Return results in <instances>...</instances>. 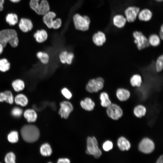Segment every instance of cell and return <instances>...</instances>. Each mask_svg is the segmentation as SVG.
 <instances>
[{"label": "cell", "instance_id": "1", "mask_svg": "<svg viewBox=\"0 0 163 163\" xmlns=\"http://www.w3.org/2000/svg\"><path fill=\"white\" fill-rule=\"evenodd\" d=\"M19 38L17 31L12 29H5L0 31V43L4 48L8 43L13 47H17L19 43Z\"/></svg>", "mask_w": 163, "mask_h": 163}, {"label": "cell", "instance_id": "2", "mask_svg": "<svg viewBox=\"0 0 163 163\" xmlns=\"http://www.w3.org/2000/svg\"><path fill=\"white\" fill-rule=\"evenodd\" d=\"M21 133L23 139L28 142H33L39 139L40 133L38 128L33 125L24 126L21 130Z\"/></svg>", "mask_w": 163, "mask_h": 163}, {"label": "cell", "instance_id": "3", "mask_svg": "<svg viewBox=\"0 0 163 163\" xmlns=\"http://www.w3.org/2000/svg\"><path fill=\"white\" fill-rule=\"evenodd\" d=\"M104 80L101 77L89 79L86 84L85 88L90 93H97L101 91L104 87Z\"/></svg>", "mask_w": 163, "mask_h": 163}, {"label": "cell", "instance_id": "4", "mask_svg": "<svg viewBox=\"0 0 163 163\" xmlns=\"http://www.w3.org/2000/svg\"><path fill=\"white\" fill-rule=\"evenodd\" d=\"M87 154L93 155L96 158H99L102 154L98 147L96 138L94 136L88 137L87 140Z\"/></svg>", "mask_w": 163, "mask_h": 163}, {"label": "cell", "instance_id": "5", "mask_svg": "<svg viewBox=\"0 0 163 163\" xmlns=\"http://www.w3.org/2000/svg\"><path fill=\"white\" fill-rule=\"evenodd\" d=\"M74 24L77 30L85 31L88 30L90 23L89 18L87 16H81L77 14L73 18Z\"/></svg>", "mask_w": 163, "mask_h": 163}, {"label": "cell", "instance_id": "6", "mask_svg": "<svg viewBox=\"0 0 163 163\" xmlns=\"http://www.w3.org/2000/svg\"><path fill=\"white\" fill-rule=\"evenodd\" d=\"M134 43L138 49L141 50L149 46L148 38L141 31H135L133 33Z\"/></svg>", "mask_w": 163, "mask_h": 163}, {"label": "cell", "instance_id": "7", "mask_svg": "<svg viewBox=\"0 0 163 163\" xmlns=\"http://www.w3.org/2000/svg\"><path fill=\"white\" fill-rule=\"evenodd\" d=\"M106 111L108 116L114 120L118 119L122 116L123 114L120 107L114 103H111L107 107Z\"/></svg>", "mask_w": 163, "mask_h": 163}, {"label": "cell", "instance_id": "8", "mask_svg": "<svg viewBox=\"0 0 163 163\" xmlns=\"http://www.w3.org/2000/svg\"><path fill=\"white\" fill-rule=\"evenodd\" d=\"M155 147L154 143L152 140L148 138H145L140 142L138 148L142 152L149 154L153 151Z\"/></svg>", "mask_w": 163, "mask_h": 163}, {"label": "cell", "instance_id": "9", "mask_svg": "<svg viewBox=\"0 0 163 163\" xmlns=\"http://www.w3.org/2000/svg\"><path fill=\"white\" fill-rule=\"evenodd\" d=\"M60 105V108L59 112V114L62 118L67 119L73 110L72 104L68 101H65L61 102Z\"/></svg>", "mask_w": 163, "mask_h": 163}, {"label": "cell", "instance_id": "10", "mask_svg": "<svg viewBox=\"0 0 163 163\" xmlns=\"http://www.w3.org/2000/svg\"><path fill=\"white\" fill-rule=\"evenodd\" d=\"M140 9L139 7L135 6L127 7L124 11V14L127 21L129 23L134 22L140 11Z\"/></svg>", "mask_w": 163, "mask_h": 163}, {"label": "cell", "instance_id": "11", "mask_svg": "<svg viewBox=\"0 0 163 163\" xmlns=\"http://www.w3.org/2000/svg\"><path fill=\"white\" fill-rule=\"evenodd\" d=\"M74 57L73 53L66 50L62 51L59 55L60 62L63 64H67L69 65L72 64Z\"/></svg>", "mask_w": 163, "mask_h": 163}, {"label": "cell", "instance_id": "12", "mask_svg": "<svg viewBox=\"0 0 163 163\" xmlns=\"http://www.w3.org/2000/svg\"><path fill=\"white\" fill-rule=\"evenodd\" d=\"M106 37L103 32L99 31L94 34L92 37L94 44L97 46H101L106 42Z\"/></svg>", "mask_w": 163, "mask_h": 163}, {"label": "cell", "instance_id": "13", "mask_svg": "<svg viewBox=\"0 0 163 163\" xmlns=\"http://www.w3.org/2000/svg\"><path fill=\"white\" fill-rule=\"evenodd\" d=\"M19 27L23 32L27 33L32 29L33 24L32 21L30 19L22 18L19 21Z\"/></svg>", "mask_w": 163, "mask_h": 163}, {"label": "cell", "instance_id": "14", "mask_svg": "<svg viewBox=\"0 0 163 163\" xmlns=\"http://www.w3.org/2000/svg\"><path fill=\"white\" fill-rule=\"evenodd\" d=\"M116 96L120 101L124 102L127 101L129 98L130 93V91L126 89L120 88L117 89Z\"/></svg>", "mask_w": 163, "mask_h": 163}, {"label": "cell", "instance_id": "15", "mask_svg": "<svg viewBox=\"0 0 163 163\" xmlns=\"http://www.w3.org/2000/svg\"><path fill=\"white\" fill-rule=\"evenodd\" d=\"M48 37L47 32L44 30H37L33 34V37L37 43L41 44L46 41Z\"/></svg>", "mask_w": 163, "mask_h": 163}, {"label": "cell", "instance_id": "16", "mask_svg": "<svg viewBox=\"0 0 163 163\" xmlns=\"http://www.w3.org/2000/svg\"><path fill=\"white\" fill-rule=\"evenodd\" d=\"M28 101L27 97L21 92L18 93L14 96V102L17 105L25 107L27 105Z\"/></svg>", "mask_w": 163, "mask_h": 163}, {"label": "cell", "instance_id": "17", "mask_svg": "<svg viewBox=\"0 0 163 163\" xmlns=\"http://www.w3.org/2000/svg\"><path fill=\"white\" fill-rule=\"evenodd\" d=\"M11 85L14 91L17 93L22 91L25 87L24 81L21 78H17L13 80Z\"/></svg>", "mask_w": 163, "mask_h": 163}, {"label": "cell", "instance_id": "18", "mask_svg": "<svg viewBox=\"0 0 163 163\" xmlns=\"http://www.w3.org/2000/svg\"><path fill=\"white\" fill-rule=\"evenodd\" d=\"M81 107L86 110L90 111L94 109L95 106L94 101L89 97H86L80 102Z\"/></svg>", "mask_w": 163, "mask_h": 163}, {"label": "cell", "instance_id": "19", "mask_svg": "<svg viewBox=\"0 0 163 163\" xmlns=\"http://www.w3.org/2000/svg\"><path fill=\"white\" fill-rule=\"evenodd\" d=\"M127 21L126 18L121 14H117L113 18V25L117 27L121 28L125 25Z\"/></svg>", "mask_w": 163, "mask_h": 163}, {"label": "cell", "instance_id": "20", "mask_svg": "<svg viewBox=\"0 0 163 163\" xmlns=\"http://www.w3.org/2000/svg\"><path fill=\"white\" fill-rule=\"evenodd\" d=\"M138 16L139 19L140 21H147L152 18V13L149 9L145 8L139 11Z\"/></svg>", "mask_w": 163, "mask_h": 163}, {"label": "cell", "instance_id": "21", "mask_svg": "<svg viewBox=\"0 0 163 163\" xmlns=\"http://www.w3.org/2000/svg\"><path fill=\"white\" fill-rule=\"evenodd\" d=\"M43 15V21L44 23L48 28H52L53 19L56 16V14L53 12L49 11Z\"/></svg>", "mask_w": 163, "mask_h": 163}, {"label": "cell", "instance_id": "22", "mask_svg": "<svg viewBox=\"0 0 163 163\" xmlns=\"http://www.w3.org/2000/svg\"><path fill=\"white\" fill-rule=\"evenodd\" d=\"M36 56L40 63L43 65H47L49 62L50 56L47 52L44 51H38L36 53Z\"/></svg>", "mask_w": 163, "mask_h": 163}, {"label": "cell", "instance_id": "23", "mask_svg": "<svg viewBox=\"0 0 163 163\" xmlns=\"http://www.w3.org/2000/svg\"><path fill=\"white\" fill-rule=\"evenodd\" d=\"M117 145L119 149L122 151L128 150L131 147L129 141L123 136L120 137L118 139Z\"/></svg>", "mask_w": 163, "mask_h": 163}, {"label": "cell", "instance_id": "24", "mask_svg": "<svg viewBox=\"0 0 163 163\" xmlns=\"http://www.w3.org/2000/svg\"><path fill=\"white\" fill-rule=\"evenodd\" d=\"M50 9V6L46 0H42L40 3V5L36 13L40 15H44Z\"/></svg>", "mask_w": 163, "mask_h": 163}, {"label": "cell", "instance_id": "25", "mask_svg": "<svg viewBox=\"0 0 163 163\" xmlns=\"http://www.w3.org/2000/svg\"><path fill=\"white\" fill-rule=\"evenodd\" d=\"M24 117L29 122H35L37 118V114L34 110L28 109L25 111L24 113Z\"/></svg>", "mask_w": 163, "mask_h": 163}, {"label": "cell", "instance_id": "26", "mask_svg": "<svg viewBox=\"0 0 163 163\" xmlns=\"http://www.w3.org/2000/svg\"><path fill=\"white\" fill-rule=\"evenodd\" d=\"M99 98L101 101V105L104 107H107L112 103L108 94L105 92H101Z\"/></svg>", "mask_w": 163, "mask_h": 163}, {"label": "cell", "instance_id": "27", "mask_svg": "<svg viewBox=\"0 0 163 163\" xmlns=\"http://www.w3.org/2000/svg\"><path fill=\"white\" fill-rule=\"evenodd\" d=\"M148 39L150 45L153 46H158L161 43V40L159 36L155 34L150 35L148 37Z\"/></svg>", "mask_w": 163, "mask_h": 163}, {"label": "cell", "instance_id": "28", "mask_svg": "<svg viewBox=\"0 0 163 163\" xmlns=\"http://www.w3.org/2000/svg\"><path fill=\"white\" fill-rule=\"evenodd\" d=\"M130 82L133 87H140L142 82V77L139 74H134L131 77Z\"/></svg>", "mask_w": 163, "mask_h": 163}, {"label": "cell", "instance_id": "29", "mask_svg": "<svg viewBox=\"0 0 163 163\" xmlns=\"http://www.w3.org/2000/svg\"><path fill=\"white\" fill-rule=\"evenodd\" d=\"M40 151L41 154L44 156H50L52 152L51 148L48 143L43 144L40 147Z\"/></svg>", "mask_w": 163, "mask_h": 163}, {"label": "cell", "instance_id": "30", "mask_svg": "<svg viewBox=\"0 0 163 163\" xmlns=\"http://www.w3.org/2000/svg\"><path fill=\"white\" fill-rule=\"evenodd\" d=\"M6 22L11 26H14L18 22V15L15 13L8 14L5 18Z\"/></svg>", "mask_w": 163, "mask_h": 163}, {"label": "cell", "instance_id": "31", "mask_svg": "<svg viewBox=\"0 0 163 163\" xmlns=\"http://www.w3.org/2000/svg\"><path fill=\"white\" fill-rule=\"evenodd\" d=\"M11 66L10 62L8 59L3 58L0 59V71L5 72L8 71Z\"/></svg>", "mask_w": 163, "mask_h": 163}, {"label": "cell", "instance_id": "32", "mask_svg": "<svg viewBox=\"0 0 163 163\" xmlns=\"http://www.w3.org/2000/svg\"><path fill=\"white\" fill-rule=\"evenodd\" d=\"M146 111V109L144 106L139 105L135 107L134 113L137 117L140 118L145 115Z\"/></svg>", "mask_w": 163, "mask_h": 163}, {"label": "cell", "instance_id": "33", "mask_svg": "<svg viewBox=\"0 0 163 163\" xmlns=\"http://www.w3.org/2000/svg\"><path fill=\"white\" fill-rule=\"evenodd\" d=\"M155 70L158 73L163 71V55L159 56L156 59L155 63Z\"/></svg>", "mask_w": 163, "mask_h": 163}, {"label": "cell", "instance_id": "34", "mask_svg": "<svg viewBox=\"0 0 163 163\" xmlns=\"http://www.w3.org/2000/svg\"><path fill=\"white\" fill-rule=\"evenodd\" d=\"M7 138L8 141L11 143H15L18 140V133L15 131H11L8 135Z\"/></svg>", "mask_w": 163, "mask_h": 163}, {"label": "cell", "instance_id": "35", "mask_svg": "<svg viewBox=\"0 0 163 163\" xmlns=\"http://www.w3.org/2000/svg\"><path fill=\"white\" fill-rule=\"evenodd\" d=\"M5 161L7 163H14L15 160V156L12 152L8 153L5 156Z\"/></svg>", "mask_w": 163, "mask_h": 163}, {"label": "cell", "instance_id": "36", "mask_svg": "<svg viewBox=\"0 0 163 163\" xmlns=\"http://www.w3.org/2000/svg\"><path fill=\"white\" fill-rule=\"evenodd\" d=\"M40 0H30V8L36 13L37 11Z\"/></svg>", "mask_w": 163, "mask_h": 163}, {"label": "cell", "instance_id": "37", "mask_svg": "<svg viewBox=\"0 0 163 163\" xmlns=\"http://www.w3.org/2000/svg\"><path fill=\"white\" fill-rule=\"evenodd\" d=\"M63 96L67 99H70L72 97V95L71 91L66 87L62 88L61 91Z\"/></svg>", "mask_w": 163, "mask_h": 163}, {"label": "cell", "instance_id": "38", "mask_svg": "<svg viewBox=\"0 0 163 163\" xmlns=\"http://www.w3.org/2000/svg\"><path fill=\"white\" fill-rule=\"evenodd\" d=\"M7 96V103L12 104L14 102V96L12 92L10 90H6L5 91Z\"/></svg>", "mask_w": 163, "mask_h": 163}, {"label": "cell", "instance_id": "39", "mask_svg": "<svg viewBox=\"0 0 163 163\" xmlns=\"http://www.w3.org/2000/svg\"><path fill=\"white\" fill-rule=\"evenodd\" d=\"M23 113V111L21 109L18 107H15L12 110V115L16 117H20Z\"/></svg>", "mask_w": 163, "mask_h": 163}, {"label": "cell", "instance_id": "40", "mask_svg": "<svg viewBox=\"0 0 163 163\" xmlns=\"http://www.w3.org/2000/svg\"><path fill=\"white\" fill-rule=\"evenodd\" d=\"M113 147L112 142L109 140H107L103 144V148L105 151H108L111 150Z\"/></svg>", "mask_w": 163, "mask_h": 163}, {"label": "cell", "instance_id": "41", "mask_svg": "<svg viewBox=\"0 0 163 163\" xmlns=\"http://www.w3.org/2000/svg\"><path fill=\"white\" fill-rule=\"evenodd\" d=\"M62 21L59 18H58L53 20L52 24V28L55 29L59 28L61 26Z\"/></svg>", "mask_w": 163, "mask_h": 163}, {"label": "cell", "instance_id": "42", "mask_svg": "<svg viewBox=\"0 0 163 163\" xmlns=\"http://www.w3.org/2000/svg\"><path fill=\"white\" fill-rule=\"evenodd\" d=\"M7 99V96L4 91L0 92V102H6Z\"/></svg>", "mask_w": 163, "mask_h": 163}, {"label": "cell", "instance_id": "43", "mask_svg": "<svg viewBox=\"0 0 163 163\" xmlns=\"http://www.w3.org/2000/svg\"><path fill=\"white\" fill-rule=\"evenodd\" d=\"M58 163H69L70 162V160L67 158H60L58 160Z\"/></svg>", "mask_w": 163, "mask_h": 163}, {"label": "cell", "instance_id": "44", "mask_svg": "<svg viewBox=\"0 0 163 163\" xmlns=\"http://www.w3.org/2000/svg\"><path fill=\"white\" fill-rule=\"evenodd\" d=\"M159 37L161 40H163V25L162 24L160 27V30L159 32Z\"/></svg>", "mask_w": 163, "mask_h": 163}, {"label": "cell", "instance_id": "45", "mask_svg": "<svg viewBox=\"0 0 163 163\" xmlns=\"http://www.w3.org/2000/svg\"><path fill=\"white\" fill-rule=\"evenodd\" d=\"M157 163H162L163 162V156H160L158 158L156 162Z\"/></svg>", "mask_w": 163, "mask_h": 163}, {"label": "cell", "instance_id": "46", "mask_svg": "<svg viewBox=\"0 0 163 163\" xmlns=\"http://www.w3.org/2000/svg\"><path fill=\"white\" fill-rule=\"evenodd\" d=\"M4 0H0V11H2L3 9V4Z\"/></svg>", "mask_w": 163, "mask_h": 163}, {"label": "cell", "instance_id": "47", "mask_svg": "<svg viewBox=\"0 0 163 163\" xmlns=\"http://www.w3.org/2000/svg\"><path fill=\"white\" fill-rule=\"evenodd\" d=\"M4 49L3 45L0 43V55L2 53Z\"/></svg>", "mask_w": 163, "mask_h": 163}, {"label": "cell", "instance_id": "48", "mask_svg": "<svg viewBox=\"0 0 163 163\" xmlns=\"http://www.w3.org/2000/svg\"><path fill=\"white\" fill-rule=\"evenodd\" d=\"M11 2L14 3H17L19 2L21 0H9Z\"/></svg>", "mask_w": 163, "mask_h": 163}, {"label": "cell", "instance_id": "49", "mask_svg": "<svg viewBox=\"0 0 163 163\" xmlns=\"http://www.w3.org/2000/svg\"><path fill=\"white\" fill-rule=\"evenodd\" d=\"M155 0L158 2H162L163 0Z\"/></svg>", "mask_w": 163, "mask_h": 163}]
</instances>
